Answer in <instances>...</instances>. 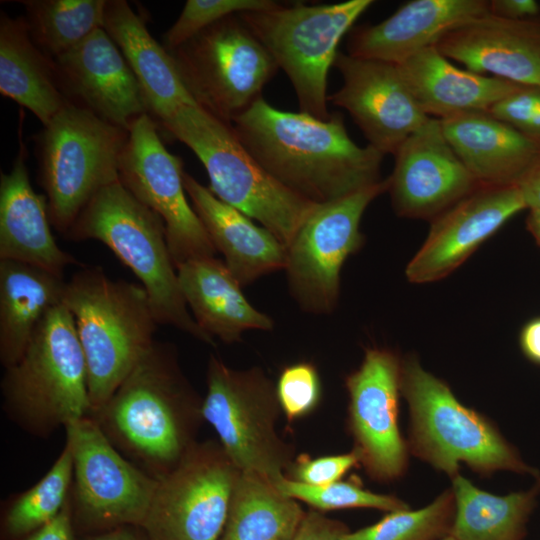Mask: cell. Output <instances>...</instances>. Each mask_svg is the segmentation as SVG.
Wrapping results in <instances>:
<instances>
[{
  "mask_svg": "<svg viewBox=\"0 0 540 540\" xmlns=\"http://www.w3.org/2000/svg\"><path fill=\"white\" fill-rule=\"evenodd\" d=\"M231 126L270 175L313 203H327L381 181L385 155L369 144L358 146L338 112L320 120L279 110L261 96Z\"/></svg>",
  "mask_w": 540,
  "mask_h": 540,
  "instance_id": "1",
  "label": "cell"
},
{
  "mask_svg": "<svg viewBox=\"0 0 540 540\" xmlns=\"http://www.w3.org/2000/svg\"><path fill=\"white\" fill-rule=\"evenodd\" d=\"M203 398L175 346L156 341L92 417L130 462L159 480L199 442Z\"/></svg>",
  "mask_w": 540,
  "mask_h": 540,
  "instance_id": "2",
  "label": "cell"
},
{
  "mask_svg": "<svg viewBox=\"0 0 540 540\" xmlns=\"http://www.w3.org/2000/svg\"><path fill=\"white\" fill-rule=\"evenodd\" d=\"M62 303L85 356L92 415L153 345L159 324L141 284L113 280L98 266L78 270L65 283Z\"/></svg>",
  "mask_w": 540,
  "mask_h": 540,
  "instance_id": "3",
  "label": "cell"
},
{
  "mask_svg": "<svg viewBox=\"0 0 540 540\" xmlns=\"http://www.w3.org/2000/svg\"><path fill=\"white\" fill-rule=\"evenodd\" d=\"M1 395L6 416L38 438L91 415L86 360L63 303L47 312L20 359L4 369Z\"/></svg>",
  "mask_w": 540,
  "mask_h": 540,
  "instance_id": "4",
  "label": "cell"
},
{
  "mask_svg": "<svg viewBox=\"0 0 540 540\" xmlns=\"http://www.w3.org/2000/svg\"><path fill=\"white\" fill-rule=\"evenodd\" d=\"M105 244L139 279L160 325L215 346L188 311L162 219L116 180L100 189L65 235Z\"/></svg>",
  "mask_w": 540,
  "mask_h": 540,
  "instance_id": "5",
  "label": "cell"
},
{
  "mask_svg": "<svg viewBox=\"0 0 540 540\" xmlns=\"http://www.w3.org/2000/svg\"><path fill=\"white\" fill-rule=\"evenodd\" d=\"M161 124L198 157L217 198L260 222L286 248L290 245L318 204L277 181L244 147L231 124L199 105H182Z\"/></svg>",
  "mask_w": 540,
  "mask_h": 540,
  "instance_id": "6",
  "label": "cell"
},
{
  "mask_svg": "<svg viewBox=\"0 0 540 540\" xmlns=\"http://www.w3.org/2000/svg\"><path fill=\"white\" fill-rule=\"evenodd\" d=\"M401 393L410 411V453L455 477L461 463L490 475L497 471L539 476L484 415L463 405L449 386L417 358L402 360Z\"/></svg>",
  "mask_w": 540,
  "mask_h": 540,
  "instance_id": "7",
  "label": "cell"
},
{
  "mask_svg": "<svg viewBox=\"0 0 540 540\" xmlns=\"http://www.w3.org/2000/svg\"><path fill=\"white\" fill-rule=\"evenodd\" d=\"M372 0L274 7L238 14L288 76L300 112L320 120L330 117L327 77L338 45Z\"/></svg>",
  "mask_w": 540,
  "mask_h": 540,
  "instance_id": "8",
  "label": "cell"
},
{
  "mask_svg": "<svg viewBox=\"0 0 540 540\" xmlns=\"http://www.w3.org/2000/svg\"><path fill=\"white\" fill-rule=\"evenodd\" d=\"M128 131L68 102L44 126L40 175L49 216L64 236L94 195L119 179Z\"/></svg>",
  "mask_w": 540,
  "mask_h": 540,
  "instance_id": "9",
  "label": "cell"
},
{
  "mask_svg": "<svg viewBox=\"0 0 540 540\" xmlns=\"http://www.w3.org/2000/svg\"><path fill=\"white\" fill-rule=\"evenodd\" d=\"M206 384L203 418L230 460L240 471L274 483L284 478L294 449L277 432L282 411L272 380L260 367L237 370L211 355Z\"/></svg>",
  "mask_w": 540,
  "mask_h": 540,
  "instance_id": "10",
  "label": "cell"
},
{
  "mask_svg": "<svg viewBox=\"0 0 540 540\" xmlns=\"http://www.w3.org/2000/svg\"><path fill=\"white\" fill-rule=\"evenodd\" d=\"M168 52L195 102L228 124L261 97L279 69L238 14Z\"/></svg>",
  "mask_w": 540,
  "mask_h": 540,
  "instance_id": "11",
  "label": "cell"
},
{
  "mask_svg": "<svg viewBox=\"0 0 540 540\" xmlns=\"http://www.w3.org/2000/svg\"><path fill=\"white\" fill-rule=\"evenodd\" d=\"M64 429L73 456L70 504L76 532L83 536L141 526L157 480L125 458L92 417Z\"/></svg>",
  "mask_w": 540,
  "mask_h": 540,
  "instance_id": "12",
  "label": "cell"
},
{
  "mask_svg": "<svg viewBox=\"0 0 540 540\" xmlns=\"http://www.w3.org/2000/svg\"><path fill=\"white\" fill-rule=\"evenodd\" d=\"M239 474L218 440L199 441L157 480L141 527L152 540H219Z\"/></svg>",
  "mask_w": 540,
  "mask_h": 540,
  "instance_id": "13",
  "label": "cell"
},
{
  "mask_svg": "<svg viewBox=\"0 0 540 540\" xmlns=\"http://www.w3.org/2000/svg\"><path fill=\"white\" fill-rule=\"evenodd\" d=\"M388 190L384 179L339 199L318 204L287 247L290 291L308 312H331L338 301L340 272L364 241L361 218L368 205Z\"/></svg>",
  "mask_w": 540,
  "mask_h": 540,
  "instance_id": "14",
  "label": "cell"
},
{
  "mask_svg": "<svg viewBox=\"0 0 540 540\" xmlns=\"http://www.w3.org/2000/svg\"><path fill=\"white\" fill-rule=\"evenodd\" d=\"M183 175L182 160L166 149L152 117L137 118L128 131L119 180L162 219L176 269L217 252L188 200Z\"/></svg>",
  "mask_w": 540,
  "mask_h": 540,
  "instance_id": "15",
  "label": "cell"
},
{
  "mask_svg": "<svg viewBox=\"0 0 540 540\" xmlns=\"http://www.w3.org/2000/svg\"><path fill=\"white\" fill-rule=\"evenodd\" d=\"M402 360L385 348L366 349L360 366L345 378L348 429L366 473L391 482L406 471L408 442L399 428Z\"/></svg>",
  "mask_w": 540,
  "mask_h": 540,
  "instance_id": "16",
  "label": "cell"
},
{
  "mask_svg": "<svg viewBox=\"0 0 540 540\" xmlns=\"http://www.w3.org/2000/svg\"><path fill=\"white\" fill-rule=\"evenodd\" d=\"M393 155L387 191L401 217L432 221L481 187L449 144L440 119L429 117Z\"/></svg>",
  "mask_w": 540,
  "mask_h": 540,
  "instance_id": "17",
  "label": "cell"
},
{
  "mask_svg": "<svg viewBox=\"0 0 540 540\" xmlns=\"http://www.w3.org/2000/svg\"><path fill=\"white\" fill-rule=\"evenodd\" d=\"M333 67L343 84L328 101L345 109L368 144L384 155L394 154L428 120L397 65L338 51Z\"/></svg>",
  "mask_w": 540,
  "mask_h": 540,
  "instance_id": "18",
  "label": "cell"
},
{
  "mask_svg": "<svg viewBox=\"0 0 540 540\" xmlns=\"http://www.w3.org/2000/svg\"><path fill=\"white\" fill-rule=\"evenodd\" d=\"M527 209L517 186H481L431 221L406 267L412 283L438 281L471 256L511 218Z\"/></svg>",
  "mask_w": 540,
  "mask_h": 540,
  "instance_id": "19",
  "label": "cell"
},
{
  "mask_svg": "<svg viewBox=\"0 0 540 540\" xmlns=\"http://www.w3.org/2000/svg\"><path fill=\"white\" fill-rule=\"evenodd\" d=\"M53 61L69 102L126 131L148 114L139 82L104 28Z\"/></svg>",
  "mask_w": 540,
  "mask_h": 540,
  "instance_id": "20",
  "label": "cell"
},
{
  "mask_svg": "<svg viewBox=\"0 0 540 540\" xmlns=\"http://www.w3.org/2000/svg\"><path fill=\"white\" fill-rule=\"evenodd\" d=\"M474 73L540 87V20H508L490 13L446 33L435 45Z\"/></svg>",
  "mask_w": 540,
  "mask_h": 540,
  "instance_id": "21",
  "label": "cell"
},
{
  "mask_svg": "<svg viewBox=\"0 0 540 540\" xmlns=\"http://www.w3.org/2000/svg\"><path fill=\"white\" fill-rule=\"evenodd\" d=\"M487 14L486 0H412L380 23L354 29L348 54L399 65L456 27Z\"/></svg>",
  "mask_w": 540,
  "mask_h": 540,
  "instance_id": "22",
  "label": "cell"
},
{
  "mask_svg": "<svg viewBox=\"0 0 540 540\" xmlns=\"http://www.w3.org/2000/svg\"><path fill=\"white\" fill-rule=\"evenodd\" d=\"M46 196L33 189L23 149L9 173L0 178V260L26 263L63 277L77 264L51 232Z\"/></svg>",
  "mask_w": 540,
  "mask_h": 540,
  "instance_id": "23",
  "label": "cell"
},
{
  "mask_svg": "<svg viewBox=\"0 0 540 540\" xmlns=\"http://www.w3.org/2000/svg\"><path fill=\"white\" fill-rule=\"evenodd\" d=\"M449 144L481 186H517L540 156V145L489 112L441 120Z\"/></svg>",
  "mask_w": 540,
  "mask_h": 540,
  "instance_id": "24",
  "label": "cell"
},
{
  "mask_svg": "<svg viewBox=\"0 0 540 540\" xmlns=\"http://www.w3.org/2000/svg\"><path fill=\"white\" fill-rule=\"evenodd\" d=\"M183 179L195 213L242 287L263 275L285 269L287 248L270 231L221 201L188 173L184 172Z\"/></svg>",
  "mask_w": 540,
  "mask_h": 540,
  "instance_id": "25",
  "label": "cell"
},
{
  "mask_svg": "<svg viewBox=\"0 0 540 540\" xmlns=\"http://www.w3.org/2000/svg\"><path fill=\"white\" fill-rule=\"evenodd\" d=\"M397 66L421 110L440 120L469 112H488L521 86L459 68L435 46Z\"/></svg>",
  "mask_w": 540,
  "mask_h": 540,
  "instance_id": "26",
  "label": "cell"
},
{
  "mask_svg": "<svg viewBox=\"0 0 540 540\" xmlns=\"http://www.w3.org/2000/svg\"><path fill=\"white\" fill-rule=\"evenodd\" d=\"M179 286L193 318L213 339L226 344L247 330H271L272 319L254 308L225 262L215 257L189 260L177 267Z\"/></svg>",
  "mask_w": 540,
  "mask_h": 540,
  "instance_id": "27",
  "label": "cell"
},
{
  "mask_svg": "<svg viewBox=\"0 0 540 540\" xmlns=\"http://www.w3.org/2000/svg\"><path fill=\"white\" fill-rule=\"evenodd\" d=\"M104 30L139 82L149 112L160 122L182 105L197 104L185 87L171 54L152 37L127 1H108Z\"/></svg>",
  "mask_w": 540,
  "mask_h": 540,
  "instance_id": "28",
  "label": "cell"
},
{
  "mask_svg": "<svg viewBox=\"0 0 540 540\" xmlns=\"http://www.w3.org/2000/svg\"><path fill=\"white\" fill-rule=\"evenodd\" d=\"M0 92L30 110L46 126L69 102L54 61L34 43L25 18H0Z\"/></svg>",
  "mask_w": 540,
  "mask_h": 540,
  "instance_id": "29",
  "label": "cell"
},
{
  "mask_svg": "<svg viewBox=\"0 0 540 540\" xmlns=\"http://www.w3.org/2000/svg\"><path fill=\"white\" fill-rule=\"evenodd\" d=\"M63 277L12 260H0V362L16 363L35 330L54 306L62 303Z\"/></svg>",
  "mask_w": 540,
  "mask_h": 540,
  "instance_id": "30",
  "label": "cell"
},
{
  "mask_svg": "<svg viewBox=\"0 0 540 540\" xmlns=\"http://www.w3.org/2000/svg\"><path fill=\"white\" fill-rule=\"evenodd\" d=\"M455 515L450 536L455 540H524L527 523L540 493V478L526 491L495 495L465 477L452 478Z\"/></svg>",
  "mask_w": 540,
  "mask_h": 540,
  "instance_id": "31",
  "label": "cell"
},
{
  "mask_svg": "<svg viewBox=\"0 0 540 540\" xmlns=\"http://www.w3.org/2000/svg\"><path fill=\"white\" fill-rule=\"evenodd\" d=\"M305 512L268 478L240 471L219 540H291Z\"/></svg>",
  "mask_w": 540,
  "mask_h": 540,
  "instance_id": "32",
  "label": "cell"
},
{
  "mask_svg": "<svg viewBox=\"0 0 540 540\" xmlns=\"http://www.w3.org/2000/svg\"><path fill=\"white\" fill-rule=\"evenodd\" d=\"M20 3L25 7V20L34 43L55 59L104 28L108 1L28 0Z\"/></svg>",
  "mask_w": 540,
  "mask_h": 540,
  "instance_id": "33",
  "label": "cell"
},
{
  "mask_svg": "<svg viewBox=\"0 0 540 540\" xmlns=\"http://www.w3.org/2000/svg\"><path fill=\"white\" fill-rule=\"evenodd\" d=\"M73 478V456L67 442L53 465L27 490L5 503L2 531L6 540H21L51 521L69 499Z\"/></svg>",
  "mask_w": 540,
  "mask_h": 540,
  "instance_id": "34",
  "label": "cell"
},
{
  "mask_svg": "<svg viewBox=\"0 0 540 540\" xmlns=\"http://www.w3.org/2000/svg\"><path fill=\"white\" fill-rule=\"evenodd\" d=\"M455 515L452 488L427 506L389 512L378 522L349 531L345 540H441L450 536Z\"/></svg>",
  "mask_w": 540,
  "mask_h": 540,
  "instance_id": "35",
  "label": "cell"
},
{
  "mask_svg": "<svg viewBox=\"0 0 540 540\" xmlns=\"http://www.w3.org/2000/svg\"><path fill=\"white\" fill-rule=\"evenodd\" d=\"M275 485L285 495L323 513L349 508H372L389 513L409 508L396 496L369 491L356 481L340 480L325 486H311L285 476Z\"/></svg>",
  "mask_w": 540,
  "mask_h": 540,
  "instance_id": "36",
  "label": "cell"
},
{
  "mask_svg": "<svg viewBox=\"0 0 540 540\" xmlns=\"http://www.w3.org/2000/svg\"><path fill=\"white\" fill-rule=\"evenodd\" d=\"M271 0H188L175 23L164 35L172 51L212 24L232 15L274 7Z\"/></svg>",
  "mask_w": 540,
  "mask_h": 540,
  "instance_id": "37",
  "label": "cell"
},
{
  "mask_svg": "<svg viewBox=\"0 0 540 540\" xmlns=\"http://www.w3.org/2000/svg\"><path fill=\"white\" fill-rule=\"evenodd\" d=\"M275 389L281 411L289 422L311 414L322 397L319 372L311 362L301 361L285 366Z\"/></svg>",
  "mask_w": 540,
  "mask_h": 540,
  "instance_id": "38",
  "label": "cell"
},
{
  "mask_svg": "<svg viewBox=\"0 0 540 540\" xmlns=\"http://www.w3.org/2000/svg\"><path fill=\"white\" fill-rule=\"evenodd\" d=\"M488 112L540 145V87L521 85Z\"/></svg>",
  "mask_w": 540,
  "mask_h": 540,
  "instance_id": "39",
  "label": "cell"
},
{
  "mask_svg": "<svg viewBox=\"0 0 540 540\" xmlns=\"http://www.w3.org/2000/svg\"><path fill=\"white\" fill-rule=\"evenodd\" d=\"M358 464L360 460L355 450L316 458L300 455L294 459L286 477L311 486H325L340 481L350 469Z\"/></svg>",
  "mask_w": 540,
  "mask_h": 540,
  "instance_id": "40",
  "label": "cell"
},
{
  "mask_svg": "<svg viewBox=\"0 0 540 540\" xmlns=\"http://www.w3.org/2000/svg\"><path fill=\"white\" fill-rule=\"evenodd\" d=\"M349 528L341 521L325 516L323 512L310 509L291 540H345Z\"/></svg>",
  "mask_w": 540,
  "mask_h": 540,
  "instance_id": "41",
  "label": "cell"
},
{
  "mask_svg": "<svg viewBox=\"0 0 540 540\" xmlns=\"http://www.w3.org/2000/svg\"><path fill=\"white\" fill-rule=\"evenodd\" d=\"M75 534L69 496L57 516L21 540H76Z\"/></svg>",
  "mask_w": 540,
  "mask_h": 540,
  "instance_id": "42",
  "label": "cell"
},
{
  "mask_svg": "<svg viewBox=\"0 0 540 540\" xmlns=\"http://www.w3.org/2000/svg\"><path fill=\"white\" fill-rule=\"evenodd\" d=\"M489 13L508 20L536 19L540 14V4L535 0H491Z\"/></svg>",
  "mask_w": 540,
  "mask_h": 540,
  "instance_id": "43",
  "label": "cell"
},
{
  "mask_svg": "<svg viewBox=\"0 0 540 540\" xmlns=\"http://www.w3.org/2000/svg\"><path fill=\"white\" fill-rule=\"evenodd\" d=\"M519 345L529 361L540 365V316L530 319L521 328Z\"/></svg>",
  "mask_w": 540,
  "mask_h": 540,
  "instance_id": "44",
  "label": "cell"
},
{
  "mask_svg": "<svg viewBox=\"0 0 540 540\" xmlns=\"http://www.w3.org/2000/svg\"><path fill=\"white\" fill-rule=\"evenodd\" d=\"M528 210L540 209V156L517 184Z\"/></svg>",
  "mask_w": 540,
  "mask_h": 540,
  "instance_id": "45",
  "label": "cell"
},
{
  "mask_svg": "<svg viewBox=\"0 0 540 540\" xmlns=\"http://www.w3.org/2000/svg\"><path fill=\"white\" fill-rule=\"evenodd\" d=\"M81 540H152L139 525H125L107 531L87 534Z\"/></svg>",
  "mask_w": 540,
  "mask_h": 540,
  "instance_id": "46",
  "label": "cell"
},
{
  "mask_svg": "<svg viewBox=\"0 0 540 540\" xmlns=\"http://www.w3.org/2000/svg\"><path fill=\"white\" fill-rule=\"evenodd\" d=\"M526 225L535 241L540 245V209L529 210Z\"/></svg>",
  "mask_w": 540,
  "mask_h": 540,
  "instance_id": "47",
  "label": "cell"
},
{
  "mask_svg": "<svg viewBox=\"0 0 540 540\" xmlns=\"http://www.w3.org/2000/svg\"><path fill=\"white\" fill-rule=\"evenodd\" d=\"M441 540H455V539L452 538L451 536H447V537H445V538H443V539H441Z\"/></svg>",
  "mask_w": 540,
  "mask_h": 540,
  "instance_id": "48",
  "label": "cell"
}]
</instances>
